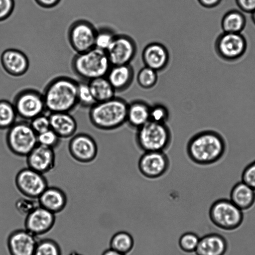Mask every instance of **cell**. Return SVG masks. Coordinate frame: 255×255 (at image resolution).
I'll return each instance as SVG.
<instances>
[{"label":"cell","instance_id":"cell-44","mask_svg":"<svg viewBox=\"0 0 255 255\" xmlns=\"http://www.w3.org/2000/svg\"><path fill=\"white\" fill-rule=\"evenodd\" d=\"M101 255H127L125 254H123L118 252L116 251H114L110 248L105 250Z\"/></svg>","mask_w":255,"mask_h":255},{"label":"cell","instance_id":"cell-46","mask_svg":"<svg viewBox=\"0 0 255 255\" xmlns=\"http://www.w3.org/2000/svg\"><path fill=\"white\" fill-rule=\"evenodd\" d=\"M68 255H83L77 252L73 251L71 252Z\"/></svg>","mask_w":255,"mask_h":255},{"label":"cell","instance_id":"cell-16","mask_svg":"<svg viewBox=\"0 0 255 255\" xmlns=\"http://www.w3.org/2000/svg\"><path fill=\"white\" fill-rule=\"evenodd\" d=\"M38 240L25 229L12 231L7 239V248L10 255H33Z\"/></svg>","mask_w":255,"mask_h":255},{"label":"cell","instance_id":"cell-24","mask_svg":"<svg viewBox=\"0 0 255 255\" xmlns=\"http://www.w3.org/2000/svg\"><path fill=\"white\" fill-rule=\"evenodd\" d=\"M150 105L142 100H136L128 104L126 123L137 129L150 121Z\"/></svg>","mask_w":255,"mask_h":255},{"label":"cell","instance_id":"cell-5","mask_svg":"<svg viewBox=\"0 0 255 255\" xmlns=\"http://www.w3.org/2000/svg\"><path fill=\"white\" fill-rule=\"evenodd\" d=\"M135 140L143 152L165 151L171 144L172 133L166 124L149 121L136 129Z\"/></svg>","mask_w":255,"mask_h":255},{"label":"cell","instance_id":"cell-13","mask_svg":"<svg viewBox=\"0 0 255 255\" xmlns=\"http://www.w3.org/2000/svg\"><path fill=\"white\" fill-rule=\"evenodd\" d=\"M68 150L71 157L76 161L88 163L96 159L98 148L93 137L87 133H80L71 137Z\"/></svg>","mask_w":255,"mask_h":255},{"label":"cell","instance_id":"cell-3","mask_svg":"<svg viewBox=\"0 0 255 255\" xmlns=\"http://www.w3.org/2000/svg\"><path fill=\"white\" fill-rule=\"evenodd\" d=\"M128 104L124 99L116 96L96 103L90 108V121L94 127L102 130L117 129L126 123Z\"/></svg>","mask_w":255,"mask_h":255},{"label":"cell","instance_id":"cell-9","mask_svg":"<svg viewBox=\"0 0 255 255\" xmlns=\"http://www.w3.org/2000/svg\"><path fill=\"white\" fill-rule=\"evenodd\" d=\"M247 42L241 33L223 32L215 42L217 55L227 61H235L241 58L246 52Z\"/></svg>","mask_w":255,"mask_h":255},{"label":"cell","instance_id":"cell-25","mask_svg":"<svg viewBox=\"0 0 255 255\" xmlns=\"http://www.w3.org/2000/svg\"><path fill=\"white\" fill-rule=\"evenodd\" d=\"M230 200L241 210H248L255 203V190L243 181H239L232 187Z\"/></svg>","mask_w":255,"mask_h":255},{"label":"cell","instance_id":"cell-34","mask_svg":"<svg viewBox=\"0 0 255 255\" xmlns=\"http://www.w3.org/2000/svg\"><path fill=\"white\" fill-rule=\"evenodd\" d=\"M200 237L192 232H185L179 238L178 244L180 249L187 253L195 252L198 246Z\"/></svg>","mask_w":255,"mask_h":255},{"label":"cell","instance_id":"cell-36","mask_svg":"<svg viewBox=\"0 0 255 255\" xmlns=\"http://www.w3.org/2000/svg\"><path fill=\"white\" fill-rule=\"evenodd\" d=\"M38 206L39 204L37 199L25 196L18 198L15 203V207L17 211L25 216L30 214Z\"/></svg>","mask_w":255,"mask_h":255},{"label":"cell","instance_id":"cell-15","mask_svg":"<svg viewBox=\"0 0 255 255\" xmlns=\"http://www.w3.org/2000/svg\"><path fill=\"white\" fill-rule=\"evenodd\" d=\"M55 221V214L39 206L25 216L24 229L37 237L49 232Z\"/></svg>","mask_w":255,"mask_h":255},{"label":"cell","instance_id":"cell-6","mask_svg":"<svg viewBox=\"0 0 255 255\" xmlns=\"http://www.w3.org/2000/svg\"><path fill=\"white\" fill-rule=\"evenodd\" d=\"M5 144L13 154L26 157L38 144L37 134L26 121H16L5 132Z\"/></svg>","mask_w":255,"mask_h":255},{"label":"cell","instance_id":"cell-18","mask_svg":"<svg viewBox=\"0 0 255 255\" xmlns=\"http://www.w3.org/2000/svg\"><path fill=\"white\" fill-rule=\"evenodd\" d=\"M54 150L38 144L26 157L27 167L43 174L50 172L55 165Z\"/></svg>","mask_w":255,"mask_h":255},{"label":"cell","instance_id":"cell-35","mask_svg":"<svg viewBox=\"0 0 255 255\" xmlns=\"http://www.w3.org/2000/svg\"><path fill=\"white\" fill-rule=\"evenodd\" d=\"M169 118V112L167 108L160 103L150 106V121L161 124H166Z\"/></svg>","mask_w":255,"mask_h":255},{"label":"cell","instance_id":"cell-21","mask_svg":"<svg viewBox=\"0 0 255 255\" xmlns=\"http://www.w3.org/2000/svg\"><path fill=\"white\" fill-rule=\"evenodd\" d=\"M37 200L40 206L55 214L63 211L67 203L65 193L54 186H48Z\"/></svg>","mask_w":255,"mask_h":255},{"label":"cell","instance_id":"cell-4","mask_svg":"<svg viewBox=\"0 0 255 255\" xmlns=\"http://www.w3.org/2000/svg\"><path fill=\"white\" fill-rule=\"evenodd\" d=\"M112 64L105 51L94 47L87 51L76 53L71 61V68L82 81L106 76Z\"/></svg>","mask_w":255,"mask_h":255},{"label":"cell","instance_id":"cell-8","mask_svg":"<svg viewBox=\"0 0 255 255\" xmlns=\"http://www.w3.org/2000/svg\"><path fill=\"white\" fill-rule=\"evenodd\" d=\"M12 103L17 117L24 121L29 122L46 111L43 94L35 89L21 90L14 96Z\"/></svg>","mask_w":255,"mask_h":255},{"label":"cell","instance_id":"cell-2","mask_svg":"<svg viewBox=\"0 0 255 255\" xmlns=\"http://www.w3.org/2000/svg\"><path fill=\"white\" fill-rule=\"evenodd\" d=\"M78 82L67 76H59L50 81L42 93L46 111L70 113L78 105Z\"/></svg>","mask_w":255,"mask_h":255},{"label":"cell","instance_id":"cell-33","mask_svg":"<svg viewBox=\"0 0 255 255\" xmlns=\"http://www.w3.org/2000/svg\"><path fill=\"white\" fill-rule=\"evenodd\" d=\"M77 99L78 105L84 108H90L96 103L91 91L88 82H78Z\"/></svg>","mask_w":255,"mask_h":255},{"label":"cell","instance_id":"cell-28","mask_svg":"<svg viewBox=\"0 0 255 255\" xmlns=\"http://www.w3.org/2000/svg\"><path fill=\"white\" fill-rule=\"evenodd\" d=\"M134 241L133 237L125 231H119L111 237L110 248L120 253L127 255L133 249Z\"/></svg>","mask_w":255,"mask_h":255},{"label":"cell","instance_id":"cell-27","mask_svg":"<svg viewBox=\"0 0 255 255\" xmlns=\"http://www.w3.org/2000/svg\"><path fill=\"white\" fill-rule=\"evenodd\" d=\"M247 23L245 15L241 11L232 9L227 12L221 20V27L223 32L241 33Z\"/></svg>","mask_w":255,"mask_h":255},{"label":"cell","instance_id":"cell-41","mask_svg":"<svg viewBox=\"0 0 255 255\" xmlns=\"http://www.w3.org/2000/svg\"><path fill=\"white\" fill-rule=\"evenodd\" d=\"M239 8L247 13H252L255 9V0H236Z\"/></svg>","mask_w":255,"mask_h":255},{"label":"cell","instance_id":"cell-12","mask_svg":"<svg viewBox=\"0 0 255 255\" xmlns=\"http://www.w3.org/2000/svg\"><path fill=\"white\" fill-rule=\"evenodd\" d=\"M137 167L140 173L148 179H156L164 175L170 167V160L165 151L143 152Z\"/></svg>","mask_w":255,"mask_h":255},{"label":"cell","instance_id":"cell-11","mask_svg":"<svg viewBox=\"0 0 255 255\" xmlns=\"http://www.w3.org/2000/svg\"><path fill=\"white\" fill-rule=\"evenodd\" d=\"M15 184L23 196L37 199L48 187L44 174L28 167L17 172Z\"/></svg>","mask_w":255,"mask_h":255},{"label":"cell","instance_id":"cell-20","mask_svg":"<svg viewBox=\"0 0 255 255\" xmlns=\"http://www.w3.org/2000/svg\"><path fill=\"white\" fill-rule=\"evenodd\" d=\"M228 249L227 240L217 233H210L200 238L195 251L196 255H225Z\"/></svg>","mask_w":255,"mask_h":255},{"label":"cell","instance_id":"cell-26","mask_svg":"<svg viewBox=\"0 0 255 255\" xmlns=\"http://www.w3.org/2000/svg\"><path fill=\"white\" fill-rule=\"evenodd\" d=\"M88 84L96 103L108 101L115 97L116 91L106 76L91 80L88 81Z\"/></svg>","mask_w":255,"mask_h":255},{"label":"cell","instance_id":"cell-23","mask_svg":"<svg viewBox=\"0 0 255 255\" xmlns=\"http://www.w3.org/2000/svg\"><path fill=\"white\" fill-rule=\"evenodd\" d=\"M106 77L116 92H121L131 85L134 71L129 64L112 65Z\"/></svg>","mask_w":255,"mask_h":255},{"label":"cell","instance_id":"cell-42","mask_svg":"<svg viewBox=\"0 0 255 255\" xmlns=\"http://www.w3.org/2000/svg\"><path fill=\"white\" fill-rule=\"evenodd\" d=\"M61 0H34L40 7L44 8H51L57 6Z\"/></svg>","mask_w":255,"mask_h":255},{"label":"cell","instance_id":"cell-19","mask_svg":"<svg viewBox=\"0 0 255 255\" xmlns=\"http://www.w3.org/2000/svg\"><path fill=\"white\" fill-rule=\"evenodd\" d=\"M141 58L145 66L158 72L167 67L169 61V54L164 45L153 42L144 47Z\"/></svg>","mask_w":255,"mask_h":255},{"label":"cell","instance_id":"cell-10","mask_svg":"<svg viewBox=\"0 0 255 255\" xmlns=\"http://www.w3.org/2000/svg\"><path fill=\"white\" fill-rule=\"evenodd\" d=\"M96 32L94 25L88 20L79 19L74 21L68 31V39L71 47L77 53L94 48Z\"/></svg>","mask_w":255,"mask_h":255},{"label":"cell","instance_id":"cell-17","mask_svg":"<svg viewBox=\"0 0 255 255\" xmlns=\"http://www.w3.org/2000/svg\"><path fill=\"white\" fill-rule=\"evenodd\" d=\"M0 63L3 70L13 77H20L28 70L29 61L22 51L14 48L4 50L0 55Z\"/></svg>","mask_w":255,"mask_h":255},{"label":"cell","instance_id":"cell-38","mask_svg":"<svg viewBox=\"0 0 255 255\" xmlns=\"http://www.w3.org/2000/svg\"><path fill=\"white\" fill-rule=\"evenodd\" d=\"M32 128L37 134L50 128L49 116L44 114L40 115L29 121Z\"/></svg>","mask_w":255,"mask_h":255},{"label":"cell","instance_id":"cell-7","mask_svg":"<svg viewBox=\"0 0 255 255\" xmlns=\"http://www.w3.org/2000/svg\"><path fill=\"white\" fill-rule=\"evenodd\" d=\"M209 216L215 226L225 231L238 229L244 220L243 211L226 198L217 199L211 204Z\"/></svg>","mask_w":255,"mask_h":255},{"label":"cell","instance_id":"cell-37","mask_svg":"<svg viewBox=\"0 0 255 255\" xmlns=\"http://www.w3.org/2000/svg\"><path fill=\"white\" fill-rule=\"evenodd\" d=\"M38 144L54 149L59 144L61 138L51 128L37 134Z\"/></svg>","mask_w":255,"mask_h":255},{"label":"cell","instance_id":"cell-30","mask_svg":"<svg viewBox=\"0 0 255 255\" xmlns=\"http://www.w3.org/2000/svg\"><path fill=\"white\" fill-rule=\"evenodd\" d=\"M33 255H62V251L54 240L45 238L38 241Z\"/></svg>","mask_w":255,"mask_h":255},{"label":"cell","instance_id":"cell-32","mask_svg":"<svg viewBox=\"0 0 255 255\" xmlns=\"http://www.w3.org/2000/svg\"><path fill=\"white\" fill-rule=\"evenodd\" d=\"M116 35L112 30L107 27H101L97 29L95 47L106 51Z\"/></svg>","mask_w":255,"mask_h":255},{"label":"cell","instance_id":"cell-1","mask_svg":"<svg viewBox=\"0 0 255 255\" xmlns=\"http://www.w3.org/2000/svg\"><path fill=\"white\" fill-rule=\"evenodd\" d=\"M227 144L224 137L217 131L206 129L193 135L186 145L189 159L201 166H208L220 161L225 155Z\"/></svg>","mask_w":255,"mask_h":255},{"label":"cell","instance_id":"cell-39","mask_svg":"<svg viewBox=\"0 0 255 255\" xmlns=\"http://www.w3.org/2000/svg\"><path fill=\"white\" fill-rule=\"evenodd\" d=\"M242 181L255 190V160L249 163L243 170Z\"/></svg>","mask_w":255,"mask_h":255},{"label":"cell","instance_id":"cell-45","mask_svg":"<svg viewBox=\"0 0 255 255\" xmlns=\"http://www.w3.org/2000/svg\"><path fill=\"white\" fill-rule=\"evenodd\" d=\"M251 13L252 20L253 23L255 25V9Z\"/></svg>","mask_w":255,"mask_h":255},{"label":"cell","instance_id":"cell-14","mask_svg":"<svg viewBox=\"0 0 255 255\" xmlns=\"http://www.w3.org/2000/svg\"><path fill=\"white\" fill-rule=\"evenodd\" d=\"M112 65L129 64L136 52V45L130 36L116 34L106 51Z\"/></svg>","mask_w":255,"mask_h":255},{"label":"cell","instance_id":"cell-22","mask_svg":"<svg viewBox=\"0 0 255 255\" xmlns=\"http://www.w3.org/2000/svg\"><path fill=\"white\" fill-rule=\"evenodd\" d=\"M49 118L50 128L61 138H71L75 134L77 124L70 113H50Z\"/></svg>","mask_w":255,"mask_h":255},{"label":"cell","instance_id":"cell-40","mask_svg":"<svg viewBox=\"0 0 255 255\" xmlns=\"http://www.w3.org/2000/svg\"><path fill=\"white\" fill-rule=\"evenodd\" d=\"M14 7V0H0V22L7 19L11 15Z\"/></svg>","mask_w":255,"mask_h":255},{"label":"cell","instance_id":"cell-31","mask_svg":"<svg viewBox=\"0 0 255 255\" xmlns=\"http://www.w3.org/2000/svg\"><path fill=\"white\" fill-rule=\"evenodd\" d=\"M157 80V72L145 66L139 70L137 74V82L143 89L152 88L156 85Z\"/></svg>","mask_w":255,"mask_h":255},{"label":"cell","instance_id":"cell-29","mask_svg":"<svg viewBox=\"0 0 255 255\" xmlns=\"http://www.w3.org/2000/svg\"><path fill=\"white\" fill-rule=\"evenodd\" d=\"M17 115L12 102L0 99V129L7 130L16 122Z\"/></svg>","mask_w":255,"mask_h":255},{"label":"cell","instance_id":"cell-43","mask_svg":"<svg viewBox=\"0 0 255 255\" xmlns=\"http://www.w3.org/2000/svg\"><path fill=\"white\" fill-rule=\"evenodd\" d=\"M203 7L211 8L218 5L222 0H196Z\"/></svg>","mask_w":255,"mask_h":255}]
</instances>
